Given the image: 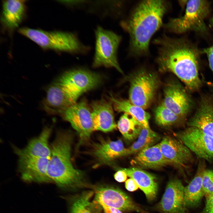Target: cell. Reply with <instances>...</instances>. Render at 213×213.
Returning a JSON list of instances; mask_svg holds the SVG:
<instances>
[{"label": "cell", "instance_id": "6da1fadb", "mask_svg": "<svg viewBox=\"0 0 213 213\" xmlns=\"http://www.w3.org/2000/svg\"><path fill=\"white\" fill-rule=\"evenodd\" d=\"M157 46V62L162 71L174 73L191 91L199 89L201 81L199 74L197 48L183 38L164 35L154 41Z\"/></svg>", "mask_w": 213, "mask_h": 213}, {"label": "cell", "instance_id": "5b68a950", "mask_svg": "<svg viewBox=\"0 0 213 213\" xmlns=\"http://www.w3.org/2000/svg\"><path fill=\"white\" fill-rule=\"evenodd\" d=\"M209 13V5L207 1L189 0L186 3L183 15L170 19L164 25V27L167 31L177 34L189 31L206 33L207 27L205 20Z\"/></svg>", "mask_w": 213, "mask_h": 213}, {"label": "cell", "instance_id": "3957f363", "mask_svg": "<svg viewBox=\"0 0 213 213\" xmlns=\"http://www.w3.org/2000/svg\"><path fill=\"white\" fill-rule=\"evenodd\" d=\"M72 141L69 132L57 133L50 147L47 173L50 180L60 187L74 189L86 185L84 173L75 167L71 161Z\"/></svg>", "mask_w": 213, "mask_h": 213}, {"label": "cell", "instance_id": "d4e9b609", "mask_svg": "<svg viewBox=\"0 0 213 213\" xmlns=\"http://www.w3.org/2000/svg\"><path fill=\"white\" fill-rule=\"evenodd\" d=\"M113 104L114 109L119 112H124L134 117L146 128H150L149 120L150 115L144 109L132 104L129 100L120 99L115 97L112 94L109 97Z\"/></svg>", "mask_w": 213, "mask_h": 213}, {"label": "cell", "instance_id": "44dd1931", "mask_svg": "<svg viewBox=\"0 0 213 213\" xmlns=\"http://www.w3.org/2000/svg\"><path fill=\"white\" fill-rule=\"evenodd\" d=\"M131 164L139 168L153 169L172 165L162 153L159 143L146 148L138 153L131 161Z\"/></svg>", "mask_w": 213, "mask_h": 213}, {"label": "cell", "instance_id": "277c9868", "mask_svg": "<svg viewBox=\"0 0 213 213\" xmlns=\"http://www.w3.org/2000/svg\"><path fill=\"white\" fill-rule=\"evenodd\" d=\"M18 31L44 49L76 54H85L90 50V48L81 42L73 32L47 31L27 27L19 28Z\"/></svg>", "mask_w": 213, "mask_h": 213}, {"label": "cell", "instance_id": "5bb4252c", "mask_svg": "<svg viewBox=\"0 0 213 213\" xmlns=\"http://www.w3.org/2000/svg\"><path fill=\"white\" fill-rule=\"evenodd\" d=\"M185 187L177 178L168 182L162 197L156 206L162 213H185L186 207L184 202Z\"/></svg>", "mask_w": 213, "mask_h": 213}, {"label": "cell", "instance_id": "7402d4cb", "mask_svg": "<svg viewBox=\"0 0 213 213\" xmlns=\"http://www.w3.org/2000/svg\"><path fill=\"white\" fill-rule=\"evenodd\" d=\"M127 175L133 179L150 201L154 200L158 192L156 177L153 175L137 167L121 168Z\"/></svg>", "mask_w": 213, "mask_h": 213}, {"label": "cell", "instance_id": "d590c367", "mask_svg": "<svg viewBox=\"0 0 213 213\" xmlns=\"http://www.w3.org/2000/svg\"><path fill=\"white\" fill-rule=\"evenodd\" d=\"M205 213H213V207L205 209Z\"/></svg>", "mask_w": 213, "mask_h": 213}, {"label": "cell", "instance_id": "2e32d148", "mask_svg": "<svg viewBox=\"0 0 213 213\" xmlns=\"http://www.w3.org/2000/svg\"><path fill=\"white\" fill-rule=\"evenodd\" d=\"M159 143L163 154L172 165L187 169L194 162L192 152L178 138L166 136Z\"/></svg>", "mask_w": 213, "mask_h": 213}, {"label": "cell", "instance_id": "30bf717a", "mask_svg": "<svg viewBox=\"0 0 213 213\" xmlns=\"http://www.w3.org/2000/svg\"><path fill=\"white\" fill-rule=\"evenodd\" d=\"M78 133L81 141L88 140L94 131L91 112L85 100L76 103L61 114Z\"/></svg>", "mask_w": 213, "mask_h": 213}, {"label": "cell", "instance_id": "8d00e7d4", "mask_svg": "<svg viewBox=\"0 0 213 213\" xmlns=\"http://www.w3.org/2000/svg\"><path fill=\"white\" fill-rule=\"evenodd\" d=\"M210 22L211 25L213 27V16L211 19Z\"/></svg>", "mask_w": 213, "mask_h": 213}, {"label": "cell", "instance_id": "9a60e30c", "mask_svg": "<svg viewBox=\"0 0 213 213\" xmlns=\"http://www.w3.org/2000/svg\"><path fill=\"white\" fill-rule=\"evenodd\" d=\"M162 104L180 118L185 117L191 109L192 102L185 90L175 82L167 83L164 89Z\"/></svg>", "mask_w": 213, "mask_h": 213}, {"label": "cell", "instance_id": "f1b7e54d", "mask_svg": "<svg viewBox=\"0 0 213 213\" xmlns=\"http://www.w3.org/2000/svg\"><path fill=\"white\" fill-rule=\"evenodd\" d=\"M155 118L159 125L168 127L175 124L181 118L162 104L155 110Z\"/></svg>", "mask_w": 213, "mask_h": 213}, {"label": "cell", "instance_id": "8fae6325", "mask_svg": "<svg viewBox=\"0 0 213 213\" xmlns=\"http://www.w3.org/2000/svg\"><path fill=\"white\" fill-rule=\"evenodd\" d=\"M56 81L63 87L81 95L99 85L102 78L99 74L95 72L78 69L66 71Z\"/></svg>", "mask_w": 213, "mask_h": 213}, {"label": "cell", "instance_id": "ffe728a7", "mask_svg": "<svg viewBox=\"0 0 213 213\" xmlns=\"http://www.w3.org/2000/svg\"><path fill=\"white\" fill-rule=\"evenodd\" d=\"M51 132V128H45L37 137L30 140L25 147L20 149L14 148L16 154L19 156H29L50 159L51 147L49 140Z\"/></svg>", "mask_w": 213, "mask_h": 213}, {"label": "cell", "instance_id": "ac0fdd59", "mask_svg": "<svg viewBox=\"0 0 213 213\" xmlns=\"http://www.w3.org/2000/svg\"><path fill=\"white\" fill-rule=\"evenodd\" d=\"M26 13L25 1H3L1 17V22L3 28L11 33L23 21Z\"/></svg>", "mask_w": 213, "mask_h": 213}, {"label": "cell", "instance_id": "7c38bea8", "mask_svg": "<svg viewBox=\"0 0 213 213\" xmlns=\"http://www.w3.org/2000/svg\"><path fill=\"white\" fill-rule=\"evenodd\" d=\"M80 95L66 88L56 81L48 88L43 102L45 110L50 114H60L76 103Z\"/></svg>", "mask_w": 213, "mask_h": 213}, {"label": "cell", "instance_id": "4fadbf2b", "mask_svg": "<svg viewBox=\"0 0 213 213\" xmlns=\"http://www.w3.org/2000/svg\"><path fill=\"white\" fill-rule=\"evenodd\" d=\"M127 151L121 140L100 138L92 144L90 154L98 166H112L117 159L126 156Z\"/></svg>", "mask_w": 213, "mask_h": 213}, {"label": "cell", "instance_id": "d6986e66", "mask_svg": "<svg viewBox=\"0 0 213 213\" xmlns=\"http://www.w3.org/2000/svg\"><path fill=\"white\" fill-rule=\"evenodd\" d=\"M112 104L110 101L103 99L92 102L91 116L94 130L106 133L116 128Z\"/></svg>", "mask_w": 213, "mask_h": 213}, {"label": "cell", "instance_id": "d6a6232c", "mask_svg": "<svg viewBox=\"0 0 213 213\" xmlns=\"http://www.w3.org/2000/svg\"><path fill=\"white\" fill-rule=\"evenodd\" d=\"M204 52L207 56L210 67L213 72V54L209 51L208 48L205 49Z\"/></svg>", "mask_w": 213, "mask_h": 213}, {"label": "cell", "instance_id": "4dcf8cb0", "mask_svg": "<svg viewBox=\"0 0 213 213\" xmlns=\"http://www.w3.org/2000/svg\"><path fill=\"white\" fill-rule=\"evenodd\" d=\"M125 186L126 189L130 192H133L137 190L139 187L136 182L132 178L127 180L125 182Z\"/></svg>", "mask_w": 213, "mask_h": 213}, {"label": "cell", "instance_id": "4316f807", "mask_svg": "<svg viewBox=\"0 0 213 213\" xmlns=\"http://www.w3.org/2000/svg\"><path fill=\"white\" fill-rule=\"evenodd\" d=\"M159 135L150 128L143 127L137 140L127 148V155L138 153L154 146L160 139Z\"/></svg>", "mask_w": 213, "mask_h": 213}, {"label": "cell", "instance_id": "ba28073f", "mask_svg": "<svg viewBox=\"0 0 213 213\" xmlns=\"http://www.w3.org/2000/svg\"><path fill=\"white\" fill-rule=\"evenodd\" d=\"M94 200L101 206H105L121 211L151 213L143 209L120 189L112 187L101 186L95 191Z\"/></svg>", "mask_w": 213, "mask_h": 213}, {"label": "cell", "instance_id": "9c48e42d", "mask_svg": "<svg viewBox=\"0 0 213 213\" xmlns=\"http://www.w3.org/2000/svg\"><path fill=\"white\" fill-rule=\"evenodd\" d=\"M175 136L199 157L213 160V137L192 127L175 133Z\"/></svg>", "mask_w": 213, "mask_h": 213}, {"label": "cell", "instance_id": "74e56055", "mask_svg": "<svg viewBox=\"0 0 213 213\" xmlns=\"http://www.w3.org/2000/svg\"><path fill=\"white\" fill-rule=\"evenodd\" d=\"M208 49L210 50V51L213 54V45L208 48Z\"/></svg>", "mask_w": 213, "mask_h": 213}, {"label": "cell", "instance_id": "1f68e13d", "mask_svg": "<svg viewBox=\"0 0 213 213\" xmlns=\"http://www.w3.org/2000/svg\"><path fill=\"white\" fill-rule=\"evenodd\" d=\"M127 176L125 172L120 169L117 171L114 175L115 179L120 183L125 181L127 179Z\"/></svg>", "mask_w": 213, "mask_h": 213}, {"label": "cell", "instance_id": "e575fe53", "mask_svg": "<svg viewBox=\"0 0 213 213\" xmlns=\"http://www.w3.org/2000/svg\"><path fill=\"white\" fill-rule=\"evenodd\" d=\"M213 207V194L209 199L206 201L205 209Z\"/></svg>", "mask_w": 213, "mask_h": 213}, {"label": "cell", "instance_id": "7a4b0ae2", "mask_svg": "<svg viewBox=\"0 0 213 213\" xmlns=\"http://www.w3.org/2000/svg\"><path fill=\"white\" fill-rule=\"evenodd\" d=\"M168 9V3L161 0H146L137 5L129 17L121 22L129 34L130 49L135 56L149 54L150 39L162 24L163 16Z\"/></svg>", "mask_w": 213, "mask_h": 213}, {"label": "cell", "instance_id": "484cf974", "mask_svg": "<svg viewBox=\"0 0 213 213\" xmlns=\"http://www.w3.org/2000/svg\"><path fill=\"white\" fill-rule=\"evenodd\" d=\"M117 126L123 137L130 141L138 137L143 127L134 117L127 113L120 117Z\"/></svg>", "mask_w": 213, "mask_h": 213}, {"label": "cell", "instance_id": "8992f818", "mask_svg": "<svg viewBox=\"0 0 213 213\" xmlns=\"http://www.w3.org/2000/svg\"><path fill=\"white\" fill-rule=\"evenodd\" d=\"M95 49L93 67H114L122 73L117 59L121 36L111 30L98 26L95 30Z\"/></svg>", "mask_w": 213, "mask_h": 213}, {"label": "cell", "instance_id": "cb8c5ba5", "mask_svg": "<svg viewBox=\"0 0 213 213\" xmlns=\"http://www.w3.org/2000/svg\"><path fill=\"white\" fill-rule=\"evenodd\" d=\"M204 163H200L194 178L185 187L184 202L186 207L196 206L204 196L202 186L203 174L205 170Z\"/></svg>", "mask_w": 213, "mask_h": 213}, {"label": "cell", "instance_id": "836d02e7", "mask_svg": "<svg viewBox=\"0 0 213 213\" xmlns=\"http://www.w3.org/2000/svg\"><path fill=\"white\" fill-rule=\"evenodd\" d=\"M104 213H123L117 209L105 206H101Z\"/></svg>", "mask_w": 213, "mask_h": 213}, {"label": "cell", "instance_id": "f546056e", "mask_svg": "<svg viewBox=\"0 0 213 213\" xmlns=\"http://www.w3.org/2000/svg\"><path fill=\"white\" fill-rule=\"evenodd\" d=\"M202 186L207 201L213 194V170H205L202 176Z\"/></svg>", "mask_w": 213, "mask_h": 213}, {"label": "cell", "instance_id": "52a82bcc", "mask_svg": "<svg viewBox=\"0 0 213 213\" xmlns=\"http://www.w3.org/2000/svg\"><path fill=\"white\" fill-rule=\"evenodd\" d=\"M157 76L143 69L135 72L130 81V101L144 109L151 104L159 85Z\"/></svg>", "mask_w": 213, "mask_h": 213}, {"label": "cell", "instance_id": "603a6c76", "mask_svg": "<svg viewBox=\"0 0 213 213\" xmlns=\"http://www.w3.org/2000/svg\"><path fill=\"white\" fill-rule=\"evenodd\" d=\"M188 124L213 137V104L206 99L202 101Z\"/></svg>", "mask_w": 213, "mask_h": 213}, {"label": "cell", "instance_id": "e0dca14e", "mask_svg": "<svg viewBox=\"0 0 213 213\" xmlns=\"http://www.w3.org/2000/svg\"><path fill=\"white\" fill-rule=\"evenodd\" d=\"M18 169L24 180L38 182L50 181L47 173L49 159L19 156Z\"/></svg>", "mask_w": 213, "mask_h": 213}, {"label": "cell", "instance_id": "83f0119b", "mask_svg": "<svg viewBox=\"0 0 213 213\" xmlns=\"http://www.w3.org/2000/svg\"><path fill=\"white\" fill-rule=\"evenodd\" d=\"M93 194V191H88L77 197L71 205L70 213H94L93 203L91 201Z\"/></svg>", "mask_w": 213, "mask_h": 213}]
</instances>
